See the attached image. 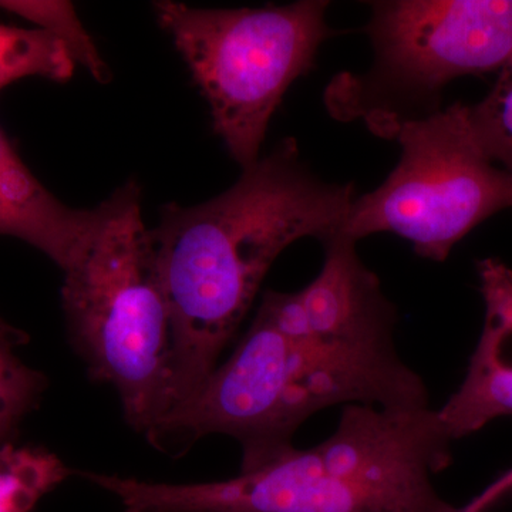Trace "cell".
I'll return each instance as SVG.
<instances>
[{
	"instance_id": "cell-1",
	"label": "cell",
	"mask_w": 512,
	"mask_h": 512,
	"mask_svg": "<svg viewBox=\"0 0 512 512\" xmlns=\"http://www.w3.org/2000/svg\"><path fill=\"white\" fill-rule=\"evenodd\" d=\"M355 198L352 184L313 174L286 138L218 197L165 205L150 234L173 339L170 410L217 369L275 259L298 239L336 234Z\"/></svg>"
},
{
	"instance_id": "cell-2",
	"label": "cell",
	"mask_w": 512,
	"mask_h": 512,
	"mask_svg": "<svg viewBox=\"0 0 512 512\" xmlns=\"http://www.w3.org/2000/svg\"><path fill=\"white\" fill-rule=\"evenodd\" d=\"M439 412L343 407L335 433L249 473L214 483H153L82 473L124 512H457L431 476L451 463Z\"/></svg>"
},
{
	"instance_id": "cell-3",
	"label": "cell",
	"mask_w": 512,
	"mask_h": 512,
	"mask_svg": "<svg viewBox=\"0 0 512 512\" xmlns=\"http://www.w3.org/2000/svg\"><path fill=\"white\" fill-rule=\"evenodd\" d=\"M103 204L89 247L64 272L63 311L90 376L116 390L128 426L146 436L171 409L170 313L140 187L128 181Z\"/></svg>"
},
{
	"instance_id": "cell-4",
	"label": "cell",
	"mask_w": 512,
	"mask_h": 512,
	"mask_svg": "<svg viewBox=\"0 0 512 512\" xmlns=\"http://www.w3.org/2000/svg\"><path fill=\"white\" fill-rule=\"evenodd\" d=\"M328 8L323 0L239 9L154 3L158 23L210 104L215 133L242 170L259 160L285 93L332 35Z\"/></svg>"
},
{
	"instance_id": "cell-5",
	"label": "cell",
	"mask_w": 512,
	"mask_h": 512,
	"mask_svg": "<svg viewBox=\"0 0 512 512\" xmlns=\"http://www.w3.org/2000/svg\"><path fill=\"white\" fill-rule=\"evenodd\" d=\"M367 33L375 63L340 77L330 106L390 137L407 120L440 110V92L461 76L501 69L512 57V0H383Z\"/></svg>"
},
{
	"instance_id": "cell-6",
	"label": "cell",
	"mask_w": 512,
	"mask_h": 512,
	"mask_svg": "<svg viewBox=\"0 0 512 512\" xmlns=\"http://www.w3.org/2000/svg\"><path fill=\"white\" fill-rule=\"evenodd\" d=\"M396 168L355 198L339 234L353 241L394 234L421 258L443 262L481 222L512 210V174L485 153L468 106L454 103L394 128Z\"/></svg>"
},
{
	"instance_id": "cell-7",
	"label": "cell",
	"mask_w": 512,
	"mask_h": 512,
	"mask_svg": "<svg viewBox=\"0 0 512 512\" xmlns=\"http://www.w3.org/2000/svg\"><path fill=\"white\" fill-rule=\"evenodd\" d=\"M478 274L485 302L483 333L466 379L437 410L453 441L512 414V269L488 258L478 265Z\"/></svg>"
},
{
	"instance_id": "cell-8",
	"label": "cell",
	"mask_w": 512,
	"mask_h": 512,
	"mask_svg": "<svg viewBox=\"0 0 512 512\" xmlns=\"http://www.w3.org/2000/svg\"><path fill=\"white\" fill-rule=\"evenodd\" d=\"M103 214V202L92 210L63 204L23 163L0 126V235L26 242L66 272L86 252Z\"/></svg>"
},
{
	"instance_id": "cell-9",
	"label": "cell",
	"mask_w": 512,
	"mask_h": 512,
	"mask_svg": "<svg viewBox=\"0 0 512 512\" xmlns=\"http://www.w3.org/2000/svg\"><path fill=\"white\" fill-rule=\"evenodd\" d=\"M72 474L45 448L0 446V512H30Z\"/></svg>"
},
{
	"instance_id": "cell-10",
	"label": "cell",
	"mask_w": 512,
	"mask_h": 512,
	"mask_svg": "<svg viewBox=\"0 0 512 512\" xmlns=\"http://www.w3.org/2000/svg\"><path fill=\"white\" fill-rule=\"evenodd\" d=\"M74 66L66 47L45 30L0 23V90L26 77L67 82Z\"/></svg>"
},
{
	"instance_id": "cell-11",
	"label": "cell",
	"mask_w": 512,
	"mask_h": 512,
	"mask_svg": "<svg viewBox=\"0 0 512 512\" xmlns=\"http://www.w3.org/2000/svg\"><path fill=\"white\" fill-rule=\"evenodd\" d=\"M0 10L29 20L37 29L56 37L66 47L74 64L86 69L97 83L107 84L113 79L109 64L84 28L73 3L0 0Z\"/></svg>"
},
{
	"instance_id": "cell-12",
	"label": "cell",
	"mask_w": 512,
	"mask_h": 512,
	"mask_svg": "<svg viewBox=\"0 0 512 512\" xmlns=\"http://www.w3.org/2000/svg\"><path fill=\"white\" fill-rule=\"evenodd\" d=\"M28 335L0 318V446L8 443L39 402L45 390V377L26 365L18 348L28 342Z\"/></svg>"
},
{
	"instance_id": "cell-13",
	"label": "cell",
	"mask_w": 512,
	"mask_h": 512,
	"mask_svg": "<svg viewBox=\"0 0 512 512\" xmlns=\"http://www.w3.org/2000/svg\"><path fill=\"white\" fill-rule=\"evenodd\" d=\"M468 114L485 153L512 174V57L487 97L468 106Z\"/></svg>"
}]
</instances>
